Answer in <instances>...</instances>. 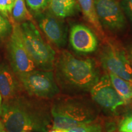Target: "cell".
<instances>
[{
  "label": "cell",
  "mask_w": 132,
  "mask_h": 132,
  "mask_svg": "<svg viewBox=\"0 0 132 132\" xmlns=\"http://www.w3.org/2000/svg\"><path fill=\"white\" fill-rule=\"evenodd\" d=\"M0 118L7 132H48L52 125L50 110L21 94L3 102Z\"/></svg>",
  "instance_id": "cell-1"
},
{
  "label": "cell",
  "mask_w": 132,
  "mask_h": 132,
  "mask_svg": "<svg viewBox=\"0 0 132 132\" xmlns=\"http://www.w3.org/2000/svg\"><path fill=\"white\" fill-rule=\"evenodd\" d=\"M55 64L57 82L66 91H89L100 78L94 61L77 58L67 51H62Z\"/></svg>",
  "instance_id": "cell-2"
},
{
  "label": "cell",
  "mask_w": 132,
  "mask_h": 132,
  "mask_svg": "<svg viewBox=\"0 0 132 132\" xmlns=\"http://www.w3.org/2000/svg\"><path fill=\"white\" fill-rule=\"evenodd\" d=\"M52 129L67 130L93 122L97 117L94 107L80 98H64L54 101L50 109Z\"/></svg>",
  "instance_id": "cell-3"
},
{
  "label": "cell",
  "mask_w": 132,
  "mask_h": 132,
  "mask_svg": "<svg viewBox=\"0 0 132 132\" xmlns=\"http://www.w3.org/2000/svg\"><path fill=\"white\" fill-rule=\"evenodd\" d=\"M20 27L24 45L36 67L43 70H52L55 63L56 53L44 40L32 21L21 23Z\"/></svg>",
  "instance_id": "cell-4"
},
{
  "label": "cell",
  "mask_w": 132,
  "mask_h": 132,
  "mask_svg": "<svg viewBox=\"0 0 132 132\" xmlns=\"http://www.w3.org/2000/svg\"><path fill=\"white\" fill-rule=\"evenodd\" d=\"M21 86L31 97L52 98L59 92L52 70L34 69L24 73H15Z\"/></svg>",
  "instance_id": "cell-5"
},
{
  "label": "cell",
  "mask_w": 132,
  "mask_h": 132,
  "mask_svg": "<svg viewBox=\"0 0 132 132\" xmlns=\"http://www.w3.org/2000/svg\"><path fill=\"white\" fill-rule=\"evenodd\" d=\"M100 60L109 73L132 82V67L128 55L117 44L110 41L105 43L100 53Z\"/></svg>",
  "instance_id": "cell-6"
},
{
  "label": "cell",
  "mask_w": 132,
  "mask_h": 132,
  "mask_svg": "<svg viewBox=\"0 0 132 132\" xmlns=\"http://www.w3.org/2000/svg\"><path fill=\"white\" fill-rule=\"evenodd\" d=\"M10 66L15 73L36 69V65L24 45L20 24L12 23V31L7 43Z\"/></svg>",
  "instance_id": "cell-7"
},
{
  "label": "cell",
  "mask_w": 132,
  "mask_h": 132,
  "mask_svg": "<svg viewBox=\"0 0 132 132\" xmlns=\"http://www.w3.org/2000/svg\"><path fill=\"white\" fill-rule=\"evenodd\" d=\"M98 19L103 28L112 32L124 28L126 19L118 0H94Z\"/></svg>",
  "instance_id": "cell-8"
},
{
  "label": "cell",
  "mask_w": 132,
  "mask_h": 132,
  "mask_svg": "<svg viewBox=\"0 0 132 132\" xmlns=\"http://www.w3.org/2000/svg\"><path fill=\"white\" fill-rule=\"evenodd\" d=\"M92 100L102 108L114 111L127 104L112 85L108 75L102 76L90 89Z\"/></svg>",
  "instance_id": "cell-9"
},
{
  "label": "cell",
  "mask_w": 132,
  "mask_h": 132,
  "mask_svg": "<svg viewBox=\"0 0 132 132\" xmlns=\"http://www.w3.org/2000/svg\"><path fill=\"white\" fill-rule=\"evenodd\" d=\"M36 19L39 27L48 39L58 48H62L67 42V29L60 19L52 13H37Z\"/></svg>",
  "instance_id": "cell-10"
},
{
  "label": "cell",
  "mask_w": 132,
  "mask_h": 132,
  "mask_svg": "<svg viewBox=\"0 0 132 132\" xmlns=\"http://www.w3.org/2000/svg\"><path fill=\"white\" fill-rule=\"evenodd\" d=\"M69 42L75 52L82 54L94 52L98 47V39L91 29L82 24H75L71 27Z\"/></svg>",
  "instance_id": "cell-11"
},
{
  "label": "cell",
  "mask_w": 132,
  "mask_h": 132,
  "mask_svg": "<svg viewBox=\"0 0 132 132\" xmlns=\"http://www.w3.org/2000/svg\"><path fill=\"white\" fill-rule=\"evenodd\" d=\"M21 85L15 73L7 64H0V93L3 102L20 94Z\"/></svg>",
  "instance_id": "cell-12"
},
{
  "label": "cell",
  "mask_w": 132,
  "mask_h": 132,
  "mask_svg": "<svg viewBox=\"0 0 132 132\" xmlns=\"http://www.w3.org/2000/svg\"><path fill=\"white\" fill-rule=\"evenodd\" d=\"M50 13L59 19L73 16L80 10L77 0H50Z\"/></svg>",
  "instance_id": "cell-13"
},
{
  "label": "cell",
  "mask_w": 132,
  "mask_h": 132,
  "mask_svg": "<svg viewBox=\"0 0 132 132\" xmlns=\"http://www.w3.org/2000/svg\"><path fill=\"white\" fill-rule=\"evenodd\" d=\"M77 1L87 22L92 26L100 37L105 39L103 28L98 20L95 11L94 0H77Z\"/></svg>",
  "instance_id": "cell-14"
},
{
  "label": "cell",
  "mask_w": 132,
  "mask_h": 132,
  "mask_svg": "<svg viewBox=\"0 0 132 132\" xmlns=\"http://www.w3.org/2000/svg\"><path fill=\"white\" fill-rule=\"evenodd\" d=\"M108 75L115 90L128 103L132 99V82L111 73H109Z\"/></svg>",
  "instance_id": "cell-15"
},
{
  "label": "cell",
  "mask_w": 132,
  "mask_h": 132,
  "mask_svg": "<svg viewBox=\"0 0 132 132\" xmlns=\"http://www.w3.org/2000/svg\"><path fill=\"white\" fill-rule=\"evenodd\" d=\"M12 14L15 22L19 23L31 20L30 14L26 7L24 0H15Z\"/></svg>",
  "instance_id": "cell-16"
},
{
  "label": "cell",
  "mask_w": 132,
  "mask_h": 132,
  "mask_svg": "<svg viewBox=\"0 0 132 132\" xmlns=\"http://www.w3.org/2000/svg\"><path fill=\"white\" fill-rule=\"evenodd\" d=\"M12 31V24L7 18L0 14V42L10 37Z\"/></svg>",
  "instance_id": "cell-17"
},
{
  "label": "cell",
  "mask_w": 132,
  "mask_h": 132,
  "mask_svg": "<svg viewBox=\"0 0 132 132\" xmlns=\"http://www.w3.org/2000/svg\"><path fill=\"white\" fill-rule=\"evenodd\" d=\"M67 132H102V126L92 122L85 123L66 130Z\"/></svg>",
  "instance_id": "cell-18"
},
{
  "label": "cell",
  "mask_w": 132,
  "mask_h": 132,
  "mask_svg": "<svg viewBox=\"0 0 132 132\" xmlns=\"http://www.w3.org/2000/svg\"><path fill=\"white\" fill-rule=\"evenodd\" d=\"M50 0H26L29 9L36 13H40L49 4Z\"/></svg>",
  "instance_id": "cell-19"
},
{
  "label": "cell",
  "mask_w": 132,
  "mask_h": 132,
  "mask_svg": "<svg viewBox=\"0 0 132 132\" xmlns=\"http://www.w3.org/2000/svg\"><path fill=\"white\" fill-rule=\"evenodd\" d=\"M120 132H132V115L125 117L119 125Z\"/></svg>",
  "instance_id": "cell-20"
},
{
  "label": "cell",
  "mask_w": 132,
  "mask_h": 132,
  "mask_svg": "<svg viewBox=\"0 0 132 132\" xmlns=\"http://www.w3.org/2000/svg\"><path fill=\"white\" fill-rule=\"evenodd\" d=\"M120 4L124 14L132 21V0H122Z\"/></svg>",
  "instance_id": "cell-21"
},
{
  "label": "cell",
  "mask_w": 132,
  "mask_h": 132,
  "mask_svg": "<svg viewBox=\"0 0 132 132\" xmlns=\"http://www.w3.org/2000/svg\"><path fill=\"white\" fill-rule=\"evenodd\" d=\"M0 14L7 19L9 18V13L6 8V0H0Z\"/></svg>",
  "instance_id": "cell-22"
},
{
  "label": "cell",
  "mask_w": 132,
  "mask_h": 132,
  "mask_svg": "<svg viewBox=\"0 0 132 132\" xmlns=\"http://www.w3.org/2000/svg\"><path fill=\"white\" fill-rule=\"evenodd\" d=\"M15 0H6V8L9 14H12V11L14 7V3Z\"/></svg>",
  "instance_id": "cell-23"
},
{
  "label": "cell",
  "mask_w": 132,
  "mask_h": 132,
  "mask_svg": "<svg viewBox=\"0 0 132 132\" xmlns=\"http://www.w3.org/2000/svg\"><path fill=\"white\" fill-rule=\"evenodd\" d=\"M128 57L129 59L130 64H131V67H132V45L130 46L129 49H128Z\"/></svg>",
  "instance_id": "cell-24"
},
{
  "label": "cell",
  "mask_w": 132,
  "mask_h": 132,
  "mask_svg": "<svg viewBox=\"0 0 132 132\" xmlns=\"http://www.w3.org/2000/svg\"><path fill=\"white\" fill-rule=\"evenodd\" d=\"M2 105H3V98L0 93V118H1V113H2Z\"/></svg>",
  "instance_id": "cell-25"
},
{
  "label": "cell",
  "mask_w": 132,
  "mask_h": 132,
  "mask_svg": "<svg viewBox=\"0 0 132 132\" xmlns=\"http://www.w3.org/2000/svg\"><path fill=\"white\" fill-rule=\"evenodd\" d=\"M48 132H67L66 130H55V129H52L50 131Z\"/></svg>",
  "instance_id": "cell-26"
},
{
  "label": "cell",
  "mask_w": 132,
  "mask_h": 132,
  "mask_svg": "<svg viewBox=\"0 0 132 132\" xmlns=\"http://www.w3.org/2000/svg\"><path fill=\"white\" fill-rule=\"evenodd\" d=\"M3 130H4V127H3V123L1 122V119H0V132H2Z\"/></svg>",
  "instance_id": "cell-27"
},
{
  "label": "cell",
  "mask_w": 132,
  "mask_h": 132,
  "mask_svg": "<svg viewBox=\"0 0 132 132\" xmlns=\"http://www.w3.org/2000/svg\"><path fill=\"white\" fill-rule=\"evenodd\" d=\"M2 132H7V131H6V130H5L4 129V130H3V131H2Z\"/></svg>",
  "instance_id": "cell-28"
},
{
  "label": "cell",
  "mask_w": 132,
  "mask_h": 132,
  "mask_svg": "<svg viewBox=\"0 0 132 132\" xmlns=\"http://www.w3.org/2000/svg\"><path fill=\"white\" fill-rule=\"evenodd\" d=\"M26 132H32V131H26Z\"/></svg>",
  "instance_id": "cell-29"
}]
</instances>
